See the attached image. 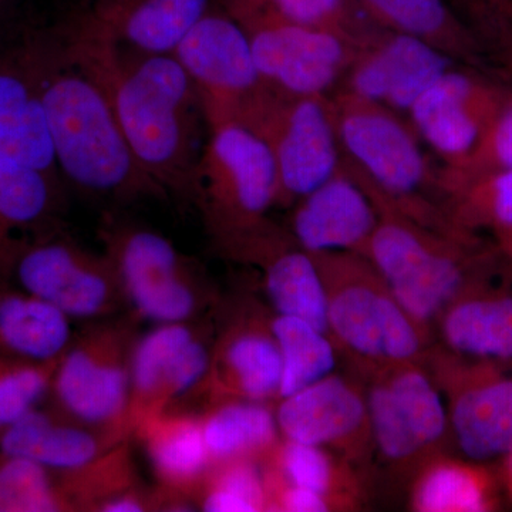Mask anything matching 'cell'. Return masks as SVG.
Segmentation results:
<instances>
[{"mask_svg": "<svg viewBox=\"0 0 512 512\" xmlns=\"http://www.w3.org/2000/svg\"><path fill=\"white\" fill-rule=\"evenodd\" d=\"M282 362L269 322L242 320L222 336L210 373L215 399L266 403L279 399Z\"/></svg>", "mask_w": 512, "mask_h": 512, "instance_id": "cell-23", "label": "cell"}, {"mask_svg": "<svg viewBox=\"0 0 512 512\" xmlns=\"http://www.w3.org/2000/svg\"><path fill=\"white\" fill-rule=\"evenodd\" d=\"M373 450L396 468H419L451 440L446 400L424 362L365 380Z\"/></svg>", "mask_w": 512, "mask_h": 512, "instance_id": "cell-9", "label": "cell"}, {"mask_svg": "<svg viewBox=\"0 0 512 512\" xmlns=\"http://www.w3.org/2000/svg\"><path fill=\"white\" fill-rule=\"evenodd\" d=\"M131 352L119 326L90 330L67 349L52 383L64 413L116 439L130 429Z\"/></svg>", "mask_w": 512, "mask_h": 512, "instance_id": "cell-11", "label": "cell"}, {"mask_svg": "<svg viewBox=\"0 0 512 512\" xmlns=\"http://www.w3.org/2000/svg\"><path fill=\"white\" fill-rule=\"evenodd\" d=\"M424 365L446 400L451 440L466 460L500 463L512 451V370L431 346Z\"/></svg>", "mask_w": 512, "mask_h": 512, "instance_id": "cell-10", "label": "cell"}, {"mask_svg": "<svg viewBox=\"0 0 512 512\" xmlns=\"http://www.w3.org/2000/svg\"><path fill=\"white\" fill-rule=\"evenodd\" d=\"M376 207L379 222L363 256L431 335L451 303L512 269L495 242L488 244L478 234H446L386 205Z\"/></svg>", "mask_w": 512, "mask_h": 512, "instance_id": "cell-2", "label": "cell"}, {"mask_svg": "<svg viewBox=\"0 0 512 512\" xmlns=\"http://www.w3.org/2000/svg\"><path fill=\"white\" fill-rule=\"evenodd\" d=\"M457 64L416 37L375 26L360 43L338 90L407 116L421 94Z\"/></svg>", "mask_w": 512, "mask_h": 512, "instance_id": "cell-17", "label": "cell"}, {"mask_svg": "<svg viewBox=\"0 0 512 512\" xmlns=\"http://www.w3.org/2000/svg\"><path fill=\"white\" fill-rule=\"evenodd\" d=\"M212 464L237 458L264 460L281 441L275 412L266 403L224 400L201 417Z\"/></svg>", "mask_w": 512, "mask_h": 512, "instance_id": "cell-30", "label": "cell"}, {"mask_svg": "<svg viewBox=\"0 0 512 512\" xmlns=\"http://www.w3.org/2000/svg\"><path fill=\"white\" fill-rule=\"evenodd\" d=\"M207 127L192 197L215 241L229 251L269 224L278 173L268 146L247 127L231 120Z\"/></svg>", "mask_w": 512, "mask_h": 512, "instance_id": "cell-6", "label": "cell"}, {"mask_svg": "<svg viewBox=\"0 0 512 512\" xmlns=\"http://www.w3.org/2000/svg\"><path fill=\"white\" fill-rule=\"evenodd\" d=\"M512 170V86L474 150L460 164L441 167V191L483 175Z\"/></svg>", "mask_w": 512, "mask_h": 512, "instance_id": "cell-37", "label": "cell"}, {"mask_svg": "<svg viewBox=\"0 0 512 512\" xmlns=\"http://www.w3.org/2000/svg\"><path fill=\"white\" fill-rule=\"evenodd\" d=\"M147 503H144L143 497L136 491H127V493L117 495L101 505L99 511L103 512H141L147 510Z\"/></svg>", "mask_w": 512, "mask_h": 512, "instance_id": "cell-41", "label": "cell"}, {"mask_svg": "<svg viewBox=\"0 0 512 512\" xmlns=\"http://www.w3.org/2000/svg\"><path fill=\"white\" fill-rule=\"evenodd\" d=\"M69 316L26 291H0V353L29 362L62 359L69 349Z\"/></svg>", "mask_w": 512, "mask_h": 512, "instance_id": "cell-29", "label": "cell"}, {"mask_svg": "<svg viewBox=\"0 0 512 512\" xmlns=\"http://www.w3.org/2000/svg\"><path fill=\"white\" fill-rule=\"evenodd\" d=\"M342 163L376 204L451 235L441 191V167L431 163L409 119L345 90L330 94Z\"/></svg>", "mask_w": 512, "mask_h": 512, "instance_id": "cell-3", "label": "cell"}, {"mask_svg": "<svg viewBox=\"0 0 512 512\" xmlns=\"http://www.w3.org/2000/svg\"><path fill=\"white\" fill-rule=\"evenodd\" d=\"M231 121L247 127L271 151L281 207H292L342 163L330 96H295L265 83Z\"/></svg>", "mask_w": 512, "mask_h": 512, "instance_id": "cell-7", "label": "cell"}, {"mask_svg": "<svg viewBox=\"0 0 512 512\" xmlns=\"http://www.w3.org/2000/svg\"><path fill=\"white\" fill-rule=\"evenodd\" d=\"M64 55L103 90L131 150L165 191H194L202 131L201 94L173 53L121 45L89 13L64 33Z\"/></svg>", "mask_w": 512, "mask_h": 512, "instance_id": "cell-1", "label": "cell"}, {"mask_svg": "<svg viewBox=\"0 0 512 512\" xmlns=\"http://www.w3.org/2000/svg\"><path fill=\"white\" fill-rule=\"evenodd\" d=\"M444 205L461 231H490L495 244L512 237V170L444 188Z\"/></svg>", "mask_w": 512, "mask_h": 512, "instance_id": "cell-33", "label": "cell"}, {"mask_svg": "<svg viewBox=\"0 0 512 512\" xmlns=\"http://www.w3.org/2000/svg\"><path fill=\"white\" fill-rule=\"evenodd\" d=\"M269 328L282 362L279 399L336 372L340 353L328 333L286 315L271 318Z\"/></svg>", "mask_w": 512, "mask_h": 512, "instance_id": "cell-32", "label": "cell"}, {"mask_svg": "<svg viewBox=\"0 0 512 512\" xmlns=\"http://www.w3.org/2000/svg\"><path fill=\"white\" fill-rule=\"evenodd\" d=\"M437 345L512 370V291L488 284L451 303L434 323Z\"/></svg>", "mask_w": 512, "mask_h": 512, "instance_id": "cell-24", "label": "cell"}, {"mask_svg": "<svg viewBox=\"0 0 512 512\" xmlns=\"http://www.w3.org/2000/svg\"><path fill=\"white\" fill-rule=\"evenodd\" d=\"M146 447L151 466L168 490L200 488L212 466L201 419L168 410L148 417L134 429Z\"/></svg>", "mask_w": 512, "mask_h": 512, "instance_id": "cell-28", "label": "cell"}, {"mask_svg": "<svg viewBox=\"0 0 512 512\" xmlns=\"http://www.w3.org/2000/svg\"><path fill=\"white\" fill-rule=\"evenodd\" d=\"M261 265L266 295L276 315L293 316L328 333V298L312 255L274 224L229 254Z\"/></svg>", "mask_w": 512, "mask_h": 512, "instance_id": "cell-20", "label": "cell"}, {"mask_svg": "<svg viewBox=\"0 0 512 512\" xmlns=\"http://www.w3.org/2000/svg\"><path fill=\"white\" fill-rule=\"evenodd\" d=\"M106 244L121 288L144 318L185 322L197 311L187 265L168 239L148 229L110 227Z\"/></svg>", "mask_w": 512, "mask_h": 512, "instance_id": "cell-15", "label": "cell"}, {"mask_svg": "<svg viewBox=\"0 0 512 512\" xmlns=\"http://www.w3.org/2000/svg\"><path fill=\"white\" fill-rule=\"evenodd\" d=\"M56 362L37 363L0 353V431L18 421L52 389Z\"/></svg>", "mask_w": 512, "mask_h": 512, "instance_id": "cell-38", "label": "cell"}, {"mask_svg": "<svg viewBox=\"0 0 512 512\" xmlns=\"http://www.w3.org/2000/svg\"><path fill=\"white\" fill-rule=\"evenodd\" d=\"M72 511L55 470L22 457L0 460V512Z\"/></svg>", "mask_w": 512, "mask_h": 512, "instance_id": "cell-35", "label": "cell"}, {"mask_svg": "<svg viewBox=\"0 0 512 512\" xmlns=\"http://www.w3.org/2000/svg\"><path fill=\"white\" fill-rule=\"evenodd\" d=\"M292 208L289 234L309 254L363 255L379 222L375 202L343 163L332 177Z\"/></svg>", "mask_w": 512, "mask_h": 512, "instance_id": "cell-19", "label": "cell"}, {"mask_svg": "<svg viewBox=\"0 0 512 512\" xmlns=\"http://www.w3.org/2000/svg\"><path fill=\"white\" fill-rule=\"evenodd\" d=\"M212 0H94L89 15L121 45L173 53Z\"/></svg>", "mask_w": 512, "mask_h": 512, "instance_id": "cell-25", "label": "cell"}, {"mask_svg": "<svg viewBox=\"0 0 512 512\" xmlns=\"http://www.w3.org/2000/svg\"><path fill=\"white\" fill-rule=\"evenodd\" d=\"M498 473H500L501 484L504 485L505 490L512 497V451L500 461Z\"/></svg>", "mask_w": 512, "mask_h": 512, "instance_id": "cell-43", "label": "cell"}, {"mask_svg": "<svg viewBox=\"0 0 512 512\" xmlns=\"http://www.w3.org/2000/svg\"><path fill=\"white\" fill-rule=\"evenodd\" d=\"M0 160L59 173L43 106L42 50L0 60Z\"/></svg>", "mask_w": 512, "mask_h": 512, "instance_id": "cell-21", "label": "cell"}, {"mask_svg": "<svg viewBox=\"0 0 512 512\" xmlns=\"http://www.w3.org/2000/svg\"><path fill=\"white\" fill-rule=\"evenodd\" d=\"M56 49L43 52V106L59 171L100 194L165 195L131 150L103 90Z\"/></svg>", "mask_w": 512, "mask_h": 512, "instance_id": "cell-4", "label": "cell"}, {"mask_svg": "<svg viewBox=\"0 0 512 512\" xmlns=\"http://www.w3.org/2000/svg\"><path fill=\"white\" fill-rule=\"evenodd\" d=\"M461 5L495 64L512 73V0H461Z\"/></svg>", "mask_w": 512, "mask_h": 512, "instance_id": "cell-40", "label": "cell"}, {"mask_svg": "<svg viewBox=\"0 0 512 512\" xmlns=\"http://www.w3.org/2000/svg\"><path fill=\"white\" fill-rule=\"evenodd\" d=\"M282 439L326 448L357 463L373 450L365 382L332 375L278 400Z\"/></svg>", "mask_w": 512, "mask_h": 512, "instance_id": "cell-14", "label": "cell"}, {"mask_svg": "<svg viewBox=\"0 0 512 512\" xmlns=\"http://www.w3.org/2000/svg\"><path fill=\"white\" fill-rule=\"evenodd\" d=\"M311 255L326 289L329 336L363 382L387 367L424 362L433 335L400 305L366 256Z\"/></svg>", "mask_w": 512, "mask_h": 512, "instance_id": "cell-5", "label": "cell"}, {"mask_svg": "<svg viewBox=\"0 0 512 512\" xmlns=\"http://www.w3.org/2000/svg\"><path fill=\"white\" fill-rule=\"evenodd\" d=\"M10 265L23 291L52 303L69 318H93L113 308L116 269L60 239L16 247Z\"/></svg>", "mask_w": 512, "mask_h": 512, "instance_id": "cell-16", "label": "cell"}, {"mask_svg": "<svg viewBox=\"0 0 512 512\" xmlns=\"http://www.w3.org/2000/svg\"><path fill=\"white\" fill-rule=\"evenodd\" d=\"M210 367V350L184 322L161 323L147 333L131 352L130 429L205 382Z\"/></svg>", "mask_w": 512, "mask_h": 512, "instance_id": "cell-18", "label": "cell"}, {"mask_svg": "<svg viewBox=\"0 0 512 512\" xmlns=\"http://www.w3.org/2000/svg\"><path fill=\"white\" fill-rule=\"evenodd\" d=\"M510 76L457 64L413 104L407 117L444 167L460 164L477 146L511 89Z\"/></svg>", "mask_w": 512, "mask_h": 512, "instance_id": "cell-12", "label": "cell"}, {"mask_svg": "<svg viewBox=\"0 0 512 512\" xmlns=\"http://www.w3.org/2000/svg\"><path fill=\"white\" fill-rule=\"evenodd\" d=\"M501 478L493 464L440 453L419 467L410 505L419 512H487L500 507Z\"/></svg>", "mask_w": 512, "mask_h": 512, "instance_id": "cell-27", "label": "cell"}, {"mask_svg": "<svg viewBox=\"0 0 512 512\" xmlns=\"http://www.w3.org/2000/svg\"><path fill=\"white\" fill-rule=\"evenodd\" d=\"M57 178L37 168L0 160V220L8 231L42 220L53 201Z\"/></svg>", "mask_w": 512, "mask_h": 512, "instance_id": "cell-36", "label": "cell"}, {"mask_svg": "<svg viewBox=\"0 0 512 512\" xmlns=\"http://www.w3.org/2000/svg\"><path fill=\"white\" fill-rule=\"evenodd\" d=\"M200 491L201 507L207 512L266 511L262 460L237 458L212 464Z\"/></svg>", "mask_w": 512, "mask_h": 512, "instance_id": "cell-34", "label": "cell"}, {"mask_svg": "<svg viewBox=\"0 0 512 512\" xmlns=\"http://www.w3.org/2000/svg\"><path fill=\"white\" fill-rule=\"evenodd\" d=\"M248 37L269 86L295 96H330L339 89L359 45L286 18L271 0H215Z\"/></svg>", "mask_w": 512, "mask_h": 512, "instance_id": "cell-8", "label": "cell"}, {"mask_svg": "<svg viewBox=\"0 0 512 512\" xmlns=\"http://www.w3.org/2000/svg\"><path fill=\"white\" fill-rule=\"evenodd\" d=\"M9 234L10 232L3 225L2 220H0V269L6 264H10V258H12L13 252H15L16 247L10 245Z\"/></svg>", "mask_w": 512, "mask_h": 512, "instance_id": "cell-42", "label": "cell"}, {"mask_svg": "<svg viewBox=\"0 0 512 512\" xmlns=\"http://www.w3.org/2000/svg\"><path fill=\"white\" fill-rule=\"evenodd\" d=\"M282 480L325 495L338 510H353L360 503V485L349 461L326 450L281 439L262 460Z\"/></svg>", "mask_w": 512, "mask_h": 512, "instance_id": "cell-31", "label": "cell"}, {"mask_svg": "<svg viewBox=\"0 0 512 512\" xmlns=\"http://www.w3.org/2000/svg\"><path fill=\"white\" fill-rule=\"evenodd\" d=\"M113 439L33 409L0 431V453L28 458L50 470L70 471L103 456L116 446Z\"/></svg>", "mask_w": 512, "mask_h": 512, "instance_id": "cell-26", "label": "cell"}, {"mask_svg": "<svg viewBox=\"0 0 512 512\" xmlns=\"http://www.w3.org/2000/svg\"><path fill=\"white\" fill-rule=\"evenodd\" d=\"M497 245L498 249H500L501 254L505 256V259H507L508 262H510V265L512 266V237L505 239V241L500 242V244Z\"/></svg>", "mask_w": 512, "mask_h": 512, "instance_id": "cell-44", "label": "cell"}, {"mask_svg": "<svg viewBox=\"0 0 512 512\" xmlns=\"http://www.w3.org/2000/svg\"><path fill=\"white\" fill-rule=\"evenodd\" d=\"M282 15L309 26L325 30L360 43L369 36L375 25L357 9L353 0H271Z\"/></svg>", "mask_w": 512, "mask_h": 512, "instance_id": "cell-39", "label": "cell"}, {"mask_svg": "<svg viewBox=\"0 0 512 512\" xmlns=\"http://www.w3.org/2000/svg\"><path fill=\"white\" fill-rule=\"evenodd\" d=\"M377 28L416 37L463 66L507 73L463 16L446 0H353Z\"/></svg>", "mask_w": 512, "mask_h": 512, "instance_id": "cell-22", "label": "cell"}, {"mask_svg": "<svg viewBox=\"0 0 512 512\" xmlns=\"http://www.w3.org/2000/svg\"><path fill=\"white\" fill-rule=\"evenodd\" d=\"M173 55L200 90L207 126L231 120L265 84L247 35L215 0Z\"/></svg>", "mask_w": 512, "mask_h": 512, "instance_id": "cell-13", "label": "cell"}]
</instances>
